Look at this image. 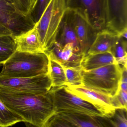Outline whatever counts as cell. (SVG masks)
<instances>
[{
	"label": "cell",
	"mask_w": 127,
	"mask_h": 127,
	"mask_svg": "<svg viewBox=\"0 0 127 127\" xmlns=\"http://www.w3.org/2000/svg\"><path fill=\"white\" fill-rule=\"evenodd\" d=\"M112 104L115 109H124L127 110V91L120 89L115 96L111 97Z\"/></svg>",
	"instance_id": "obj_25"
},
{
	"label": "cell",
	"mask_w": 127,
	"mask_h": 127,
	"mask_svg": "<svg viewBox=\"0 0 127 127\" xmlns=\"http://www.w3.org/2000/svg\"><path fill=\"white\" fill-rule=\"evenodd\" d=\"M16 51L30 53H45L40 42L39 33L35 25L30 30L13 37Z\"/></svg>",
	"instance_id": "obj_14"
},
{
	"label": "cell",
	"mask_w": 127,
	"mask_h": 127,
	"mask_svg": "<svg viewBox=\"0 0 127 127\" xmlns=\"http://www.w3.org/2000/svg\"><path fill=\"white\" fill-rule=\"evenodd\" d=\"M48 74L52 87H59L66 85L67 81L64 68L57 62L50 59Z\"/></svg>",
	"instance_id": "obj_18"
},
{
	"label": "cell",
	"mask_w": 127,
	"mask_h": 127,
	"mask_svg": "<svg viewBox=\"0 0 127 127\" xmlns=\"http://www.w3.org/2000/svg\"><path fill=\"white\" fill-rule=\"evenodd\" d=\"M66 77V85L82 86V77L81 66L75 68H64Z\"/></svg>",
	"instance_id": "obj_23"
},
{
	"label": "cell",
	"mask_w": 127,
	"mask_h": 127,
	"mask_svg": "<svg viewBox=\"0 0 127 127\" xmlns=\"http://www.w3.org/2000/svg\"><path fill=\"white\" fill-rule=\"evenodd\" d=\"M43 127H77L63 119L54 115L47 122Z\"/></svg>",
	"instance_id": "obj_26"
},
{
	"label": "cell",
	"mask_w": 127,
	"mask_h": 127,
	"mask_svg": "<svg viewBox=\"0 0 127 127\" xmlns=\"http://www.w3.org/2000/svg\"><path fill=\"white\" fill-rule=\"evenodd\" d=\"M12 36V33L11 31L4 26L0 24V36Z\"/></svg>",
	"instance_id": "obj_28"
},
{
	"label": "cell",
	"mask_w": 127,
	"mask_h": 127,
	"mask_svg": "<svg viewBox=\"0 0 127 127\" xmlns=\"http://www.w3.org/2000/svg\"><path fill=\"white\" fill-rule=\"evenodd\" d=\"M48 93L52 100L55 114L64 113L95 117L103 116L93 105L68 92L65 86L51 87Z\"/></svg>",
	"instance_id": "obj_5"
},
{
	"label": "cell",
	"mask_w": 127,
	"mask_h": 127,
	"mask_svg": "<svg viewBox=\"0 0 127 127\" xmlns=\"http://www.w3.org/2000/svg\"><path fill=\"white\" fill-rule=\"evenodd\" d=\"M17 6L22 12L28 14L30 12L34 3L32 0H14Z\"/></svg>",
	"instance_id": "obj_27"
},
{
	"label": "cell",
	"mask_w": 127,
	"mask_h": 127,
	"mask_svg": "<svg viewBox=\"0 0 127 127\" xmlns=\"http://www.w3.org/2000/svg\"><path fill=\"white\" fill-rule=\"evenodd\" d=\"M113 64H118L111 52L85 56L81 63L82 70L89 71Z\"/></svg>",
	"instance_id": "obj_16"
},
{
	"label": "cell",
	"mask_w": 127,
	"mask_h": 127,
	"mask_svg": "<svg viewBox=\"0 0 127 127\" xmlns=\"http://www.w3.org/2000/svg\"><path fill=\"white\" fill-rule=\"evenodd\" d=\"M33 1H34V2H35V0H32Z\"/></svg>",
	"instance_id": "obj_30"
},
{
	"label": "cell",
	"mask_w": 127,
	"mask_h": 127,
	"mask_svg": "<svg viewBox=\"0 0 127 127\" xmlns=\"http://www.w3.org/2000/svg\"><path fill=\"white\" fill-rule=\"evenodd\" d=\"M21 122H24V120L9 109L0 99V127H12Z\"/></svg>",
	"instance_id": "obj_20"
},
{
	"label": "cell",
	"mask_w": 127,
	"mask_h": 127,
	"mask_svg": "<svg viewBox=\"0 0 127 127\" xmlns=\"http://www.w3.org/2000/svg\"><path fill=\"white\" fill-rule=\"evenodd\" d=\"M24 123L27 127H37L30 123H27V122H24Z\"/></svg>",
	"instance_id": "obj_29"
},
{
	"label": "cell",
	"mask_w": 127,
	"mask_h": 127,
	"mask_svg": "<svg viewBox=\"0 0 127 127\" xmlns=\"http://www.w3.org/2000/svg\"><path fill=\"white\" fill-rule=\"evenodd\" d=\"M16 50V46L12 36H0V65H3Z\"/></svg>",
	"instance_id": "obj_21"
},
{
	"label": "cell",
	"mask_w": 127,
	"mask_h": 127,
	"mask_svg": "<svg viewBox=\"0 0 127 127\" xmlns=\"http://www.w3.org/2000/svg\"><path fill=\"white\" fill-rule=\"evenodd\" d=\"M71 13V10L66 9L58 27L54 43L61 47L72 44L75 51L81 53Z\"/></svg>",
	"instance_id": "obj_13"
},
{
	"label": "cell",
	"mask_w": 127,
	"mask_h": 127,
	"mask_svg": "<svg viewBox=\"0 0 127 127\" xmlns=\"http://www.w3.org/2000/svg\"><path fill=\"white\" fill-rule=\"evenodd\" d=\"M68 92L93 105L104 117L110 118L115 112L109 96L83 86L65 85Z\"/></svg>",
	"instance_id": "obj_9"
},
{
	"label": "cell",
	"mask_w": 127,
	"mask_h": 127,
	"mask_svg": "<svg viewBox=\"0 0 127 127\" xmlns=\"http://www.w3.org/2000/svg\"><path fill=\"white\" fill-rule=\"evenodd\" d=\"M52 87L48 73L30 77L13 78L0 76V89L16 92L44 95Z\"/></svg>",
	"instance_id": "obj_8"
},
{
	"label": "cell",
	"mask_w": 127,
	"mask_h": 127,
	"mask_svg": "<svg viewBox=\"0 0 127 127\" xmlns=\"http://www.w3.org/2000/svg\"><path fill=\"white\" fill-rule=\"evenodd\" d=\"M66 9L86 19L98 31L106 29L107 0H66Z\"/></svg>",
	"instance_id": "obj_6"
},
{
	"label": "cell",
	"mask_w": 127,
	"mask_h": 127,
	"mask_svg": "<svg viewBox=\"0 0 127 127\" xmlns=\"http://www.w3.org/2000/svg\"><path fill=\"white\" fill-rule=\"evenodd\" d=\"M119 38V35L106 29L99 31L87 54L93 55L111 52L112 48Z\"/></svg>",
	"instance_id": "obj_15"
},
{
	"label": "cell",
	"mask_w": 127,
	"mask_h": 127,
	"mask_svg": "<svg viewBox=\"0 0 127 127\" xmlns=\"http://www.w3.org/2000/svg\"><path fill=\"white\" fill-rule=\"evenodd\" d=\"M82 85L109 96H115L120 89L122 67L113 64L88 71L82 70Z\"/></svg>",
	"instance_id": "obj_3"
},
{
	"label": "cell",
	"mask_w": 127,
	"mask_h": 127,
	"mask_svg": "<svg viewBox=\"0 0 127 127\" xmlns=\"http://www.w3.org/2000/svg\"><path fill=\"white\" fill-rule=\"evenodd\" d=\"M49 59L45 53L16 51L3 64L0 76L8 77H35L48 73Z\"/></svg>",
	"instance_id": "obj_2"
},
{
	"label": "cell",
	"mask_w": 127,
	"mask_h": 127,
	"mask_svg": "<svg viewBox=\"0 0 127 127\" xmlns=\"http://www.w3.org/2000/svg\"><path fill=\"white\" fill-rule=\"evenodd\" d=\"M54 115L68 121L77 127H103L98 117L64 113H58Z\"/></svg>",
	"instance_id": "obj_17"
},
{
	"label": "cell",
	"mask_w": 127,
	"mask_h": 127,
	"mask_svg": "<svg viewBox=\"0 0 127 127\" xmlns=\"http://www.w3.org/2000/svg\"><path fill=\"white\" fill-rule=\"evenodd\" d=\"M106 30L121 35L127 31V0H107Z\"/></svg>",
	"instance_id": "obj_10"
},
{
	"label": "cell",
	"mask_w": 127,
	"mask_h": 127,
	"mask_svg": "<svg viewBox=\"0 0 127 127\" xmlns=\"http://www.w3.org/2000/svg\"><path fill=\"white\" fill-rule=\"evenodd\" d=\"M0 99L9 109L22 118L24 122L37 127H44L55 113L48 92L36 95L0 89Z\"/></svg>",
	"instance_id": "obj_1"
},
{
	"label": "cell",
	"mask_w": 127,
	"mask_h": 127,
	"mask_svg": "<svg viewBox=\"0 0 127 127\" xmlns=\"http://www.w3.org/2000/svg\"><path fill=\"white\" fill-rule=\"evenodd\" d=\"M66 9V0H51L36 24L41 46L45 53L55 43L57 29Z\"/></svg>",
	"instance_id": "obj_4"
},
{
	"label": "cell",
	"mask_w": 127,
	"mask_h": 127,
	"mask_svg": "<svg viewBox=\"0 0 127 127\" xmlns=\"http://www.w3.org/2000/svg\"><path fill=\"white\" fill-rule=\"evenodd\" d=\"M51 0H35L30 16L35 24L37 23Z\"/></svg>",
	"instance_id": "obj_24"
},
{
	"label": "cell",
	"mask_w": 127,
	"mask_h": 127,
	"mask_svg": "<svg viewBox=\"0 0 127 127\" xmlns=\"http://www.w3.org/2000/svg\"><path fill=\"white\" fill-rule=\"evenodd\" d=\"M72 17L81 53L84 56L92 45L99 31L80 14L71 10Z\"/></svg>",
	"instance_id": "obj_11"
},
{
	"label": "cell",
	"mask_w": 127,
	"mask_h": 127,
	"mask_svg": "<svg viewBox=\"0 0 127 127\" xmlns=\"http://www.w3.org/2000/svg\"><path fill=\"white\" fill-rule=\"evenodd\" d=\"M127 39L119 36L118 41L111 50L117 63L125 67H127Z\"/></svg>",
	"instance_id": "obj_22"
},
{
	"label": "cell",
	"mask_w": 127,
	"mask_h": 127,
	"mask_svg": "<svg viewBox=\"0 0 127 127\" xmlns=\"http://www.w3.org/2000/svg\"><path fill=\"white\" fill-rule=\"evenodd\" d=\"M0 24L10 30L13 37L30 30L36 24L30 15L18 8L14 0H0Z\"/></svg>",
	"instance_id": "obj_7"
},
{
	"label": "cell",
	"mask_w": 127,
	"mask_h": 127,
	"mask_svg": "<svg viewBox=\"0 0 127 127\" xmlns=\"http://www.w3.org/2000/svg\"><path fill=\"white\" fill-rule=\"evenodd\" d=\"M103 127H127V112L123 109L116 110L110 118L98 117Z\"/></svg>",
	"instance_id": "obj_19"
},
{
	"label": "cell",
	"mask_w": 127,
	"mask_h": 127,
	"mask_svg": "<svg viewBox=\"0 0 127 127\" xmlns=\"http://www.w3.org/2000/svg\"><path fill=\"white\" fill-rule=\"evenodd\" d=\"M49 59L61 64L63 68H75L81 66L84 57L81 53L75 51L72 44H68L61 47L54 43L45 52Z\"/></svg>",
	"instance_id": "obj_12"
}]
</instances>
